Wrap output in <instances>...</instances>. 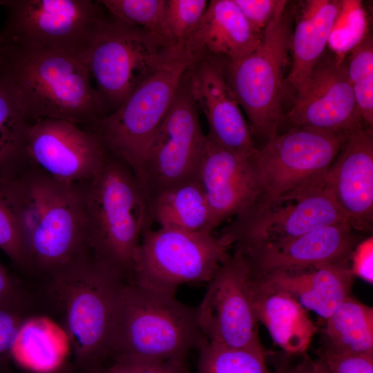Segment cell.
I'll return each instance as SVG.
<instances>
[{
    "label": "cell",
    "mask_w": 373,
    "mask_h": 373,
    "mask_svg": "<svg viewBox=\"0 0 373 373\" xmlns=\"http://www.w3.org/2000/svg\"><path fill=\"white\" fill-rule=\"evenodd\" d=\"M150 209L153 222L160 227L213 232L210 208L198 177L157 194L150 201Z\"/></svg>",
    "instance_id": "cell-26"
},
{
    "label": "cell",
    "mask_w": 373,
    "mask_h": 373,
    "mask_svg": "<svg viewBox=\"0 0 373 373\" xmlns=\"http://www.w3.org/2000/svg\"><path fill=\"white\" fill-rule=\"evenodd\" d=\"M336 204L353 229L373 224V131L365 127L343 143L324 180Z\"/></svg>",
    "instance_id": "cell-20"
},
{
    "label": "cell",
    "mask_w": 373,
    "mask_h": 373,
    "mask_svg": "<svg viewBox=\"0 0 373 373\" xmlns=\"http://www.w3.org/2000/svg\"><path fill=\"white\" fill-rule=\"evenodd\" d=\"M347 137L310 127L294 126L258 149L254 162L263 197L323 182Z\"/></svg>",
    "instance_id": "cell-14"
},
{
    "label": "cell",
    "mask_w": 373,
    "mask_h": 373,
    "mask_svg": "<svg viewBox=\"0 0 373 373\" xmlns=\"http://www.w3.org/2000/svg\"><path fill=\"white\" fill-rule=\"evenodd\" d=\"M109 367L117 373H186L184 361L116 360Z\"/></svg>",
    "instance_id": "cell-38"
},
{
    "label": "cell",
    "mask_w": 373,
    "mask_h": 373,
    "mask_svg": "<svg viewBox=\"0 0 373 373\" xmlns=\"http://www.w3.org/2000/svg\"><path fill=\"white\" fill-rule=\"evenodd\" d=\"M231 247L213 232L150 229L142 236L129 280L142 288L175 296L183 284L209 283L230 256Z\"/></svg>",
    "instance_id": "cell-9"
},
{
    "label": "cell",
    "mask_w": 373,
    "mask_h": 373,
    "mask_svg": "<svg viewBox=\"0 0 373 373\" xmlns=\"http://www.w3.org/2000/svg\"><path fill=\"white\" fill-rule=\"evenodd\" d=\"M350 269L354 276L373 283V238L370 236L356 245L350 256Z\"/></svg>",
    "instance_id": "cell-39"
},
{
    "label": "cell",
    "mask_w": 373,
    "mask_h": 373,
    "mask_svg": "<svg viewBox=\"0 0 373 373\" xmlns=\"http://www.w3.org/2000/svg\"><path fill=\"white\" fill-rule=\"evenodd\" d=\"M30 122L10 85L0 75V178L26 166V142Z\"/></svg>",
    "instance_id": "cell-28"
},
{
    "label": "cell",
    "mask_w": 373,
    "mask_h": 373,
    "mask_svg": "<svg viewBox=\"0 0 373 373\" xmlns=\"http://www.w3.org/2000/svg\"><path fill=\"white\" fill-rule=\"evenodd\" d=\"M0 43L64 52L83 60L108 12L98 1L0 0Z\"/></svg>",
    "instance_id": "cell-10"
},
{
    "label": "cell",
    "mask_w": 373,
    "mask_h": 373,
    "mask_svg": "<svg viewBox=\"0 0 373 373\" xmlns=\"http://www.w3.org/2000/svg\"><path fill=\"white\" fill-rule=\"evenodd\" d=\"M48 278L76 361L95 366L110 356L117 298L127 279L88 250Z\"/></svg>",
    "instance_id": "cell-5"
},
{
    "label": "cell",
    "mask_w": 373,
    "mask_h": 373,
    "mask_svg": "<svg viewBox=\"0 0 373 373\" xmlns=\"http://www.w3.org/2000/svg\"><path fill=\"white\" fill-rule=\"evenodd\" d=\"M23 296L17 282L0 263V303Z\"/></svg>",
    "instance_id": "cell-40"
},
{
    "label": "cell",
    "mask_w": 373,
    "mask_h": 373,
    "mask_svg": "<svg viewBox=\"0 0 373 373\" xmlns=\"http://www.w3.org/2000/svg\"><path fill=\"white\" fill-rule=\"evenodd\" d=\"M88 182H61L29 165L0 178V192L16 218L26 245L28 270L48 278L88 250Z\"/></svg>",
    "instance_id": "cell-1"
},
{
    "label": "cell",
    "mask_w": 373,
    "mask_h": 373,
    "mask_svg": "<svg viewBox=\"0 0 373 373\" xmlns=\"http://www.w3.org/2000/svg\"><path fill=\"white\" fill-rule=\"evenodd\" d=\"M204 340L196 308L131 280L123 284L111 338L113 361H184L187 353Z\"/></svg>",
    "instance_id": "cell-4"
},
{
    "label": "cell",
    "mask_w": 373,
    "mask_h": 373,
    "mask_svg": "<svg viewBox=\"0 0 373 373\" xmlns=\"http://www.w3.org/2000/svg\"><path fill=\"white\" fill-rule=\"evenodd\" d=\"M314 361L305 359L296 365L283 368L278 373H312Z\"/></svg>",
    "instance_id": "cell-41"
},
{
    "label": "cell",
    "mask_w": 373,
    "mask_h": 373,
    "mask_svg": "<svg viewBox=\"0 0 373 373\" xmlns=\"http://www.w3.org/2000/svg\"><path fill=\"white\" fill-rule=\"evenodd\" d=\"M71 345L61 327L47 316H28L17 334L12 358L36 373H50L62 367Z\"/></svg>",
    "instance_id": "cell-25"
},
{
    "label": "cell",
    "mask_w": 373,
    "mask_h": 373,
    "mask_svg": "<svg viewBox=\"0 0 373 373\" xmlns=\"http://www.w3.org/2000/svg\"><path fill=\"white\" fill-rule=\"evenodd\" d=\"M293 8L280 0L259 46L248 55L227 60L224 75L246 113L252 135L268 142L277 135L282 119L283 75L290 47Z\"/></svg>",
    "instance_id": "cell-7"
},
{
    "label": "cell",
    "mask_w": 373,
    "mask_h": 373,
    "mask_svg": "<svg viewBox=\"0 0 373 373\" xmlns=\"http://www.w3.org/2000/svg\"><path fill=\"white\" fill-rule=\"evenodd\" d=\"M192 64L184 55L173 57L140 84L117 108L86 127L99 137L111 155L131 170L141 186L150 143Z\"/></svg>",
    "instance_id": "cell-6"
},
{
    "label": "cell",
    "mask_w": 373,
    "mask_h": 373,
    "mask_svg": "<svg viewBox=\"0 0 373 373\" xmlns=\"http://www.w3.org/2000/svg\"><path fill=\"white\" fill-rule=\"evenodd\" d=\"M0 75L30 122L60 119L88 127L106 115L87 66L73 55L0 43Z\"/></svg>",
    "instance_id": "cell-2"
},
{
    "label": "cell",
    "mask_w": 373,
    "mask_h": 373,
    "mask_svg": "<svg viewBox=\"0 0 373 373\" xmlns=\"http://www.w3.org/2000/svg\"><path fill=\"white\" fill-rule=\"evenodd\" d=\"M341 2L309 0L300 8L291 36L292 63L287 77L297 95L304 90L314 68L324 55Z\"/></svg>",
    "instance_id": "cell-23"
},
{
    "label": "cell",
    "mask_w": 373,
    "mask_h": 373,
    "mask_svg": "<svg viewBox=\"0 0 373 373\" xmlns=\"http://www.w3.org/2000/svg\"><path fill=\"white\" fill-rule=\"evenodd\" d=\"M87 246L130 280L144 233L153 222L145 191L131 170L108 155L86 189Z\"/></svg>",
    "instance_id": "cell-3"
},
{
    "label": "cell",
    "mask_w": 373,
    "mask_h": 373,
    "mask_svg": "<svg viewBox=\"0 0 373 373\" xmlns=\"http://www.w3.org/2000/svg\"><path fill=\"white\" fill-rule=\"evenodd\" d=\"M256 35L233 0H211L185 44L183 54L193 64L207 56L234 61L259 46Z\"/></svg>",
    "instance_id": "cell-21"
},
{
    "label": "cell",
    "mask_w": 373,
    "mask_h": 373,
    "mask_svg": "<svg viewBox=\"0 0 373 373\" xmlns=\"http://www.w3.org/2000/svg\"><path fill=\"white\" fill-rule=\"evenodd\" d=\"M347 76L365 127L373 126V41L370 34L347 55Z\"/></svg>",
    "instance_id": "cell-31"
},
{
    "label": "cell",
    "mask_w": 373,
    "mask_h": 373,
    "mask_svg": "<svg viewBox=\"0 0 373 373\" xmlns=\"http://www.w3.org/2000/svg\"><path fill=\"white\" fill-rule=\"evenodd\" d=\"M50 373H67L66 368L63 365L60 368L57 369V370L52 372Z\"/></svg>",
    "instance_id": "cell-44"
},
{
    "label": "cell",
    "mask_w": 373,
    "mask_h": 373,
    "mask_svg": "<svg viewBox=\"0 0 373 373\" xmlns=\"http://www.w3.org/2000/svg\"><path fill=\"white\" fill-rule=\"evenodd\" d=\"M204 140L186 72L147 151L142 186L149 204L157 194L197 177Z\"/></svg>",
    "instance_id": "cell-13"
},
{
    "label": "cell",
    "mask_w": 373,
    "mask_h": 373,
    "mask_svg": "<svg viewBox=\"0 0 373 373\" xmlns=\"http://www.w3.org/2000/svg\"><path fill=\"white\" fill-rule=\"evenodd\" d=\"M89 373H97V370H91Z\"/></svg>",
    "instance_id": "cell-45"
},
{
    "label": "cell",
    "mask_w": 373,
    "mask_h": 373,
    "mask_svg": "<svg viewBox=\"0 0 373 373\" xmlns=\"http://www.w3.org/2000/svg\"><path fill=\"white\" fill-rule=\"evenodd\" d=\"M257 283L249 261L236 248L208 283L196 308L198 324L206 341L231 348L265 350L254 310Z\"/></svg>",
    "instance_id": "cell-12"
},
{
    "label": "cell",
    "mask_w": 373,
    "mask_h": 373,
    "mask_svg": "<svg viewBox=\"0 0 373 373\" xmlns=\"http://www.w3.org/2000/svg\"><path fill=\"white\" fill-rule=\"evenodd\" d=\"M312 373H331L325 362L320 358L314 361Z\"/></svg>",
    "instance_id": "cell-42"
},
{
    "label": "cell",
    "mask_w": 373,
    "mask_h": 373,
    "mask_svg": "<svg viewBox=\"0 0 373 373\" xmlns=\"http://www.w3.org/2000/svg\"><path fill=\"white\" fill-rule=\"evenodd\" d=\"M225 61L221 57L207 56L193 63L187 71L190 92L206 117L207 135L224 148L253 160L258 149L226 80Z\"/></svg>",
    "instance_id": "cell-17"
},
{
    "label": "cell",
    "mask_w": 373,
    "mask_h": 373,
    "mask_svg": "<svg viewBox=\"0 0 373 373\" xmlns=\"http://www.w3.org/2000/svg\"><path fill=\"white\" fill-rule=\"evenodd\" d=\"M253 31L262 37L274 19L280 0H233Z\"/></svg>",
    "instance_id": "cell-37"
},
{
    "label": "cell",
    "mask_w": 373,
    "mask_h": 373,
    "mask_svg": "<svg viewBox=\"0 0 373 373\" xmlns=\"http://www.w3.org/2000/svg\"><path fill=\"white\" fill-rule=\"evenodd\" d=\"M294 126L310 127L348 137L365 128L350 83L346 59L324 55L288 113Z\"/></svg>",
    "instance_id": "cell-16"
},
{
    "label": "cell",
    "mask_w": 373,
    "mask_h": 373,
    "mask_svg": "<svg viewBox=\"0 0 373 373\" xmlns=\"http://www.w3.org/2000/svg\"><path fill=\"white\" fill-rule=\"evenodd\" d=\"M108 152L90 129L60 119L30 122L26 142V165L67 184L86 183L104 164Z\"/></svg>",
    "instance_id": "cell-15"
},
{
    "label": "cell",
    "mask_w": 373,
    "mask_h": 373,
    "mask_svg": "<svg viewBox=\"0 0 373 373\" xmlns=\"http://www.w3.org/2000/svg\"><path fill=\"white\" fill-rule=\"evenodd\" d=\"M367 21L361 1H342L334 22L327 46L336 58L345 60L367 35Z\"/></svg>",
    "instance_id": "cell-32"
},
{
    "label": "cell",
    "mask_w": 373,
    "mask_h": 373,
    "mask_svg": "<svg viewBox=\"0 0 373 373\" xmlns=\"http://www.w3.org/2000/svg\"><path fill=\"white\" fill-rule=\"evenodd\" d=\"M320 358L331 373H373V354L341 352L323 345Z\"/></svg>",
    "instance_id": "cell-36"
},
{
    "label": "cell",
    "mask_w": 373,
    "mask_h": 373,
    "mask_svg": "<svg viewBox=\"0 0 373 373\" xmlns=\"http://www.w3.org/2000/svg\"><path fill=\"white\" fill-rule=\"evenodd\" d=\"M325 345L335 351L373 354V309L349 296L325 320Z\"/></svg>",
    "instance_id": "cell-27"
},
{
    "label": "cell",
    "mask_w": 373,
    "mask_h": 373,
    "mask_svg": "<svg viewBox=\"0 0 373 373\" xmlns=\"http://www.w3.org/2000/svg\"><path fill=\"white\" fill-rule=\"evenodd\" d=\"M175 56L178 55L164 48L151 34L108 12L85 58L106 115Z\"/></svg>",
    "instance_id": "cell-8"
},
{
    "label": "cell",
    "mask_w": 373,
    "mask_h": 373,
    "mask_svg": "<svg viewBox=\"0 0 373 373\" xmlns=\"http://www.w3.org/2000/svg\"><path fill=\"white\" fill-rule=\"evenodd\" d=\"M353 230L348 223L333 224L280 242L236 248L243 253L257 275L298 271L350 261L356 246Z\"/></svg>",
    "instance_id": "cell-19"
},
{
    "label": "cell",
    "mask_w": 373,
    "mask_h": 373,
    "mask_svg": "<svg viewBox=\"0 0 373 373\" xmlns=\"http://www.w3.org/2000/svg\"><path fill=\"white\" fill-rule=\"evenodd\" d=\"M98 1L109 14L151 34L161 44L162 22L166 0H101Z\"/></svg>",
    "instance_id": "cell-33"
},
{
    "label": "cell",
    "mask_w": 373,
    "mask_h": 373,
    "mask_svg": "<svg viewBox=\"0 0 373 373\" xmlns=\"http://www.w3.org/2000/svg\"><path fill=\"white\" fill-rule=\"evenodd\" d=\"M0 249L19 269L28 270L26 245L16 218L0 192Z\"/></svg>",
    "instance_id": "cell-35"
},
{
    "label": "cell",
    "mask_w": 373,
    "mask_h": 373,
    "mask_svg": "<svg viewBox=\"0 0 373 373\" xmlns=\"http://www.w3.org/2000/svg\"><path fill=\"white\" fill-rule=\"evenodd\" d=\"M347 223L325 182L261 196L235 216L220 236L236 247L277 243L333 224Z\"/></svg>",
    "instance_id": "cell-11"
},
{
    "label": "cell",
    "mask_w": 373,
    "mask_h": 373,
    "mask_svg": "<svg viewBox=\"0 0 373 373\" xmlns=\"http://www.w3.org/2000/svg\"><path fill=\"white\" fill-rule=\"evenodd\" d=\"M97 373H117L113 370H112L110 367H108L107 369L104 370H97Z\"/></svg>",
    "instance_id": "cell-43"
},
{
    "label": "cell",
    "mask_w": 373,
    "mask_h": 373,
    "mask_svg": "<svg viewBox=\"0 0 373 373\" xmlns=\"http://www.w3.org/2000/svg\"><path fill=\"white\" fill-rule=\"evenodd\" d=\"M206 0H166L160 42L169 51L184 55L186 42L208 6Z\"/></svg>",
    "instance_id": "cell-30"
},
{
    "label": "cell",
    "mask_w": 373,
    "mask_h": 373,
    "mask_svg": "<svg viewBox=\"0 0 373 373\" xmlns=\"http://www.w3.org/2000/svg\"><path fill=\"white\" fill-rule=\"evenodd\" d=\"M197 177L206 195L214 229L250 207L262 195L254 160L224 148L207 135Z\"/></svg>",
    "instance_id": "cell-18"
},
{
    "label": "cell",
    "mask_w": 373,
    "mask_h": 373,
    "mask_svg": "<svg viewBox=\"0 0 373 373\" xmlns=\"http://www.w3.org/2000/svg\"><path fill=\"white\" fill-rule=\"evenodd\" d=\"M257 276L265 285L289 294L325 320L351 296L354 278L350 261Z\"/></svg>",
    "instance_id": "cell-22"
},
{
    "label": "cell",
    "mask_w": 373,
    "mask_h": 373,
    "mask_svg": "<svg viewBox=\"0 0 373 373\" xmlns=\"http://www.w3.org/2000/svg\"><path fill=\"white\" fill-rule=\"evenodd\" d=\"M24 296L0 303V371L12 358V348L27 314Z\"/></svg>",
    "instance_id": "cell-34"
},
{
    "label": "cell",
    "mask_w": 373,
    "mask_h": 373,
    "mask_svg": "<svg viewBox=\"0 0 373 373\" xmlns=\"http://www.w3.org/2000/svg\"><path fill=\"white\" fill-rule=\"evenodd\" d=\"M254 310L258 321L287 353L305 352L317 332L306 309L289 294L265 285L258 276Z\"/></svg>",
    "instance_id": "cell-24"
},
{
    "label": "cell",
    "mask_w": 373,
    "mask_h": 373,
    "mask_svg": "<svg viewBox=\"0 0 373 373\" xmlns=\"http://www.w3.org/2000/svg\"><path fill=\"white\" fill-rule=\"evenodd\" d=\"M198 348L197 373H271L265 350L231 348L206 339Z\"/></svg>",
    "instance_id": "cell-29"
}]
</instances>
